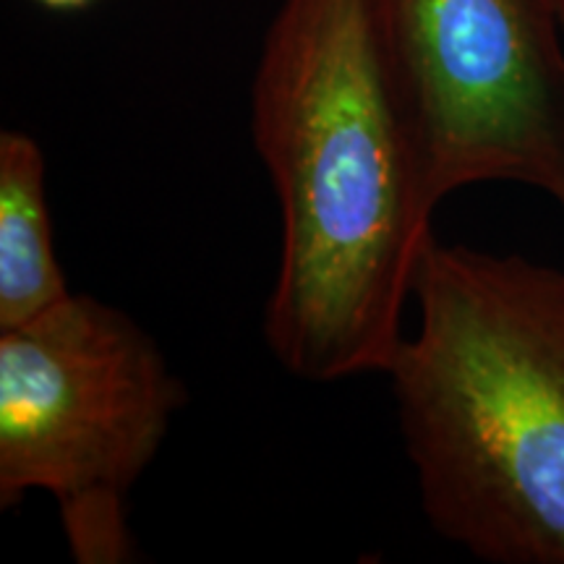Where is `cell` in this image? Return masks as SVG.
I'll list each match as a JSON object with an SVG mask.
<instances>
[{
  "label": "cell",
  "mask_w": 564,
  "mask_h": 564,
  "mask_svg": "<svg viewBox=\"0 0 564 564\" xmlns=\"http://www.w3.org/2000/svg\"><path fill=\"white\" fill-rule=\"evenodd\" d=\"M444 196L520 183L564 204V26L554 0H377Z\"/></svg>",
  "instance_id": "4"
},
{
  "label": "cell",
  "mask_w": 564,
  "mask_h": 564,
  "mask_svg": "<svg viewBox=\"0 0 564 564\" xmlns=\"http://www.w3.org/2000/svg\"><path fill=\"white\" fill-rule=\"evenodd\" d=\"M32 3L42 6L47 11H58V13H74V11H84L89 9L95 0H32Z\"/></svg>",
  "instance_id": "6"
},
{
  "label": "cell",
  "mask_w": 564,
  "mask_h": 564,
  "mask_svg": "<svg viewBox=\"0 0 564 564\" xmlns=\"http://www.w3.org/2000/svg\"><path fill=\"white\" fill-rule=\"evenodd\" d=\"M183 403L160 345L95 295L0 329V507L47 494L76 562H131L126 497Z\"/></svg>",
  "instance_id": "3"
},
{
  "label": "cell",
  "mask_w": 564,
  "mask_h": 564,
  "mask_svg": "<svg viewBox=\"0 0 564 564\" xmlns=\"http://www.w3.org/2000/svg\"><path fill=\"white\" fill-rule=\"evenodd\" d=\"M562 207H564V204H562Z\"/></svg>",
  "instance_id": "8"
},
{
  "label": "cell",
  "mask_w": 564,
  "mask_h": 564,
  "mask_svg": "<svg viewBox=\"0 0 564 564\" xmlns=\"http://www.w3.org/2000/svg\"><path fill=\"white\" fill-rule=\"evenodd\" d=\"M251 137L280 207L272 356L319 384L384 373L442 199L377 0H282L253 74Z\"/></svg>",
  "instance_id": "1"
},
{
  "label": "cell",
  "mask_w": 564,
  "mask_h": 564,
  "mask_svg": "<svg viewBox=\"0 0 564 564\" xmlns=\"http://www.w3.org/2000/svg\"><path fill=\"white\" fill-rule=\"evenodd\" d=\"M74 291L55 253L47 167L37 139L0 133V329L45 316Z\"/></svg>",
  "instance_id": "5"
},
{
  "label": "cell",
  "mask_w": 564,
  "mask_h": 564,
  "mask_svg": "<svg viewBox=\"0 0 564 564\" xmlns=\"http://www.w3.org/2000/svg\"><path fill=\"white\" fill-rule=\"evenodd\" d=\"M556 3V11H560V19H562V26H564V0H554Z\"/></svg>",
  "instance_id": "7"
},
{
  "label": "cell",
  "mask_w": 564,
  "mask_h": 564,
  "mask_svg": "<svg viewBox=\"0 0 564 564\" xmlns=\"http://www.w3.org/2000/svg\"><path fill=\"white\" fill-rule=\"evenodd\" d=\"M384 377L421 510L489 564H564V270L432 241Z\"/></svg>",
  "instance_id": "2"
}]
</instances>
